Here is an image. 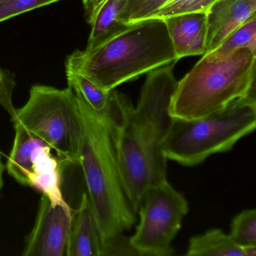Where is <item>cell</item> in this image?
I'll use <instances>...</instances> for the list:
<instances>
[{"label": "cell", "mask_w": 256, "mask_h": 256, "mask_svg": "<svg viewBox=\"0 0 256 256\" xmlns=\"http://www.w3.org/2000/svg\"><path fill=\"white\" fill-rule=\"evenodd\" d=\"M175 64L148 73L136 108L132 106L115 145L122 184L134 212L148 188L167 180L168 160L163 151L172 126L170 102L178 84Z\"/></svg>", "instance_id": "6da1fadb"}, {"label": "cell", "mask_w": 256, "mask_h": 256, "mask_svg": "<svg viewBox=\"0 0 256 256\" xmlns=\"http://www.w3.org/2000/svg\"><path fill=\"white\" fill-rule=\"evenodd\" d=\"M76 97L82 124L78 166L83 173L103 244L130 230L138 218L120 172L115 145L116 127L108 118Z\"/></svg>", "instance_id": "7a4b0ae2"}, {"label": "cell", "mask_w": 256, "mask_h": 256, "mask_svg": "<svg viewBox=\"0 0 256 256\" xmlns=\"http://www.w3.org/2000/svg\"><path fill=\"white\" fill-rule=\"evenodd\" d=\"M179 61L164 19H145L90 50H76L66 68L86 76L106 91Z\"/></svg>", "instance_id": "3957f363"}, {"label": "cell", "mask_w": 256, "mask_h": 256, "mask_svg": "<svg viewBox=\"0 0 256 256\" xmlns=\"http://www.w3.org/2000/svg\"><path fill=\"white\" fill-rule=\"evenodd\" d=\"M256 54L246 48L227 56L203 55L178 82L170 102L172 118L198 119L241 97L256 101Z\"/></svg>", "instance_id": "277c9868"}, {"label": "cell", "mask_w": 256, "mask_h": 256, "mask_svg": "<svg viewBox=\"0 0 256 256\" xmlns=\"http://www.w3.org/2000/svg\"><path fill=\"white\" fill-rule=\"evenodd\" d=\"M256 126V101L241 97L198 119L174 118L163 151L168 160L193 167L214 154L230 150Z\"/></svg>", "instance_id": "5b68a950"}, {"label": "cell", "mask_w": 256, "mask_h": 256, "mask_svg": "<svg viewBox=\"0 0 256 256\" xmlns=\"http://www.w3.org/2000/svg\"><path fill=\"white\" fill-rule=\"evenodd\" d=\"M12 121L42 139L66 161L78 164L82 124L71 88L34 85L26 104L16 110Z\"/></svg>", "instance_id": "8992f818"}, {"label": "cell", "mask_w": 256, "mask_h": 256, "mask_svg": "<svg viewBox=\"0 0 256 256\" xmlns=\"http://www.w3.org/2000/svg\"><path fill=\"white\" fill-rule=\"evenodd\" d=\"M188 212L185 196L167 180L148 188L138 208L139 224L130 238L138 256H172V241Z\"/></svg>", "instance_id": "52a82bcc"}, {"label": "cell", "mask_w": 256, "mask_h": 256, "mask_svg": "<svg viewBox=\"0 0 256 256\" xmlns=\"http://www.w3.org/2000/svg\"><path fill=\"white\" fill-rule=\"evenodd\" d=\"M72 212L68 203L53 204L42 194L34 228L26 238L22 256H66Z\"/></svg>", "instance_id": "ba28073f"}, {"label": "cell", "mask_w": 256, "mask_h": 256, "mask_svg": "<svg viewBox=\"0 0 256 256\" xmlns=\"http://www.w3.org/2000/svg\"><path fill=\"white\" fill-rule=\"evenodd\" d=\"M178 59L206 52V12L185 13L164 18Z\"/></svg>", "instance_id": "9c48e42d"}, {"label": "cell", "mask_w": 256, "mask_h": 256, "mask_svg": "<svg viewBox=\"0 0 256 256\" xmlns=\"http://www.w3.org/2000/svg\"><path fill=\"white\" fill-rule=\"evenodd\" d=\"M256 14V0H218L206 12V54L214 52L228 36Z\"/></svg>", "instance_id": "30bf717a"}, {"label": "cell", "mask_w": 256, "mask_h": 256, "mask_svg": "<svg viewBox=\"0 0 256 256\" xmlns=\"http://www.w3.org/2000/svg\"><path fill=\"white\" fill-rule=\"evenodd\" d=\"M66 256H103L102 240L86 192L73 210Z\"/></svg>", "instance_id": "8fae6325"}, {"label": "cell", "mask_w": 256, "mask_h": 256, "mask_svg": "<svg viewBox=\"0 0 256 256\" xmlns=\"http://www.w3.org/2000/svg\"><path fill=\"white\" fill-rule=\"evenodd\" d=\"M64 158L52 154L48 144L41 148L32 162L29 185L42 193L53 204L67 203L62 191Z\"/></svg>", "instance_id": "7c38bea8"}, {"label": "cell", "mask_w": 256, "mask_h": 256, "mask_svg": "<svg viewBox=\"0 0 256 256\" xmlns=\"http://www.w3.org/2000/svg\"><path fill=\"white\" fill-rule=\"evenodd\" d=\"M13 124L16 134L6 168L18 182L28 186L34 158L41 148L48 144L18 122Z\"/></svg>", "instance_id": "4fadbf2b"}, {"label": "cell", "mask_w": 256, "mask_h": 256, "mask_svg": "<svg viewBox=\"0 0 256 256\" xmlns=\"http://www.w3.org/2000/svg\"><path fill=\"white\" fill-rule=\"evenodd\" d=\"M128 0H107L91 24V32L86 50H90L125 30L126 24L119 17Z\"/></svg>", "instance_id": "5bb4252c"}, {"label": "cell", "mask_w": 256, "mask_h": 256, "mask_svg": "<svg viewBox=\"0 0 256 256\" xmlns=\"http://www.w3.org/2000/svg\"><path fill=\"white\" fill-rule=\"evenodd\" d=\"M186 256H244L242 250L222 229L212 228L190 240Z\"/></svg>", "instance_id": "9a60e30c"}, {"label": "cell", "mask_w": 256, "mask_h": 256, "mask_svg": "<svg viewBox=\"0 0 256 256\" xmlns=\"http://www.w3.org/2000/svg\"><path fill=\"white\" fill-rule=\"evenodd\" d=\"M244 48L256 54V14L228 36L214 52L205 54L215 58L227 56Z\"/></svg>", "instance_id": "2e32d148"}, {"label": "cell", "mask_w": 256, "mask_h": 256, "mask_svg": "<svg viewBox=\"0 0 256 256\" xmlns=\"http://www.w3.org/2000/svg\"><path fill=\"white\" fill-rule=\"evenodd\" d=\"M229 236L236 245L256 244V210L247 209L233 218Z\"/></svg>", "instance_id": "e0dca14e"}, {"label": "cell", "mask_w": 256, "mask_h": 256, "mask_svg": "<svg viewBox=\"0 0 256 256\" xmlns=\"http://www.w3.org/2000/svg\"><path fill=\"white\" fill-rule=\"evenodd\" d=\"M170 0H128L120 14V20L131 24L145 19L152 18Z\"/></svg>", "instance_id": "ac0fdd59"}, {"label": "cell", "mask_w": 256, "mask_h": 256, "mask_svg": "<svg viewBox=\"0 0 256 256\" xmlns=\"http://www.w3.org/2000/svg\"><path fill=\"white\" fill-rule=\"evenodd\" d=\"M218 0H170L158 10L154 18L164 19L185 13L206 12Z\"/></svg>", "instance_id": "d6986e66"}, {"label": "cell", "mask_w": 256, "mask_h": 256, "mask_svg": "<svg viewBox=\"0 0 256 256\" xmlns=\"http://www.w3.org/2000/svg\"><path fill=\"white\" fill-rule=\"evenodd\" d=\"M60 0H0V22Z\"/></svg>", "instance_id": "ffe728a7"}, {"label": "cell", "mask_w": 256, "mask_h": 256, "mask_svg": "<svg viewBox=\"0 0 256 256\" xmlns=\"http://www.w3.org/2000/svg\"><path fill=\"white\" fill-rule=\"evenodd\" d=\"M16 86L14 74L0 67V106L8 112L12 120L16 118L17 110L13 104V92Z\"/></svg>", "instance_id": "44dd1931"}, {"label": "cell", "mask_w": 256, "mask_h": 256, "mask_svg": "<svg viewBox=\"0 0 256 256\" xmlns=\"http://www.w3.org/2000/svg\"><path fill=\"white\" fill-rule=\"evenodd\" d=\"M103 256H138L130 242V238L124 236V233L116 235L108 240L102 244Z\"/></svg>", "instance_id": "7402d4cb"}, {"label": "cell", "mask_w": 256, "mask_h": 256, "mask_svg": "<svg viewBox=\"0 0 256 256\" xmlns=\"http://www.w3.org/2000/svg\"><path fill=\"white\" fill-rule=\"evenodd\" d=\"M107 0H82L86 22L90 25L92 23L96 16Z\"/></svg>", "instance_id": "603a6c76"}, {"label": "cell", "mask_w": 256, "mask_h": 256, "mask_svg": "<svg viewBox=\"0 0 256 256\" xmlns=\"http://www.w3.org/2000/svg\"><path fill=\"white\" fill-rule=\"evenodd\" d=\"M240 247L244 256H256V244H247Z\"/></svg>", "instance_id": "cb8c5ba5"}, {"label": "cell", "mask_w": 256, "mask_h": 256, "mask_svg": "<svg viewBox=\"0 0 256 256\" xmlns=\"http://www.w3.org/2000/svg\"><path fill=\"white\" fill-rule=\"evenodd\" d=\"M6 166L2 162V154H0V192L2 191L4 186V174L5 172Z\"/></svg>", "instance_id": "d4e9b609"}]
</instances>
